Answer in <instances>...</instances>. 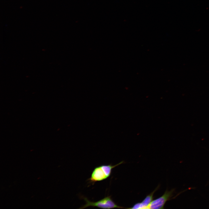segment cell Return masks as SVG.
<instances>
[{
  "label": "cell",
  "instance_id": "6da1fadb",
  "mask_svg": "<svg viewBox=\"0 0 209 209\" xmlns=\"http://www.w3.org/2000/svg\"><path fill=\"white\" fill-rule=\"evenodd\" d=\"M124 162L122 161L118 163L112 165L111 164L103 165L96 167L93 170L90 178L87 180L89 183L93 185L97 182L105 180L111 175L112 169Z\"/></svg>",
  "mask_w": 209,
  "mask_h": 209
},
{
  "label": "cell",
  "instance_id": "7a4b0ae2",
  "mask_svg": "<svg viewBox=\"0 0 209 209\" xmlns=\"http://www.w3.org/2000/svg\"><path fill=\"white\" fill-rule=\"evenodd\" d=\"M83 198L85 201L86 203L79 208V209H84L89 207H96L105 209L115 208H125L116 204L111 199V196H107L96 202L91 201L85 197H83Z\"/></svg>",
  "mask_w": 209,
  "mask_h": 209
},
{
  "label": "cell",
  "instance_id": "3957f363",
  "mask_svg": "<svg viewBox=\"0 0 209 209\" xmlns=\"http://www.w3.org/2000/svg\"><path fill=\"white\" fill-rule=\"evenodd\" d=\"M174 189H173L170 191L167 190L164 194L161 196L153 200L149 206L148 209H163L166 202L170 200L173 195Z\"/></svg>",
  "mask_w": 209,
  "mask_h": 209
},
{
  "label": "cell",
  "instance_id": "277c9868",
  "mask_svg": "<svg viewBox=\"0 0 209 209\" xmlns=\"http://www.w3.org/2000/svg\"><path fill=\"white\" fill-rule=\"evenodd\" d=\"M159 187V186L158 185L152 192L147 195L142 202L136 203L131 208H126L148 209L149 206L153 200L154 193L158 189Z\"/></svg>",
  "mask_w": 209,
  "mask_h": 209
}]
</instances>
